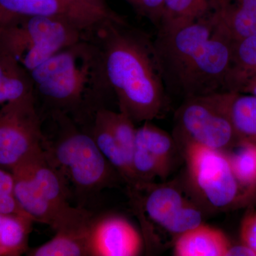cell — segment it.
<instances>
[{
  "label": "cell",
  "instance_id": "22",
  "mask_svg": "<svg viewBox=\"0 0 256 256\" xmlns=\"http://www.w3.org/2000/svg\"><path fill=\"white\" fill-rule=\"evenodd\" d=\"M101 109L116 142L133 169L132 156L137 131L134 122L127 114L120 111L114 112L104 107Z\"/></svg>",
  "mask_w": 256,
  "mask_h": 256
},
{
  "label": "cell",
  "instance_id": "4",
  "mask_svg": "<svg viewBox=\"0 0 256 256\" xmlns=\"http://www.w3.org/2000/svg\"><path fill=\"white\" fill-rule=\"evenodd\" d=\"M11 172L15 196L34 222L48 225L56 230L88 212L69 204L68 181L50 162L44 150Z\"/></svg>",
  "mask_w": 256,
  "mask_h": 256
},
{
  "label": "cell",
  "instance_id": "13",
  "mask_svg": "<svg viewBox=\"0 0 256 256\" xmlns=\"http://www.w3.org/2000/svg\"><path fill=\"white\" fill-rule=\"evenodd\" d=\"M94 218L92 214L62 226L50 240L28 252L32 256H86Z\"/></svg>",
  "mask_w": 256,
  "mask_h": 256
},
{
  "label": "cell",
  "instance_id": "12",
  "mask_svg": "<svg viewBox=\"0 0 256 256\" xmlns=\"http://www.w3.org/2000/svg\"><path fill=\"white\" fill-rule=\"evenodd\" d=\"M208 18L232 41L256 36V0H210Z\"/></svg>",
  "mask_w": 256,
  "mask_h": 256
},
{
  "label": "cell",
  "instance_id": "1",
  "mask_svg": "<svg viewBox=\"0 0 256 256\" xmlns=\"http://www.w3.org/2000/svg\"><path fill=\"white\" fill-rule=\"evenodd\" d=\"M87 37L95 46L104 95H114L119 111L134 124L163 116L170 98L150 35L126 18L106 22Z\"/></svg>",
  "mask_w": 256,
  "mask_h": 256
},
{
  "label": "cell",
  "instance_id": "25",
  "mask_svg": "<svg viewBox=\"0 0 256 256\" xmlns=\"http://www.w3.org/2000/svg\"><path fill=\"white\" fill-rule=\"evenodd\" d=\"M0 214L26 217L32 220L20 206L15 196L12 173L2 168H0Z\"/></svg>",
  "mask_w": 256,
  "mask_h": 256
},
{
  "label": "cell",
  "instance_id": "27",
  "mask_svg": "<svg viewBox=\"0 0 256 256\" xmlns=\"http://www.w3.org/2000/svg\"><path fill=\"white\" fill-rule=\"evenodd\" d=\"M136 14L148 20L158 30L162 26L164 15V0H124Z\"/></svg>",
  "mask_w": 256,
  "mask_h": 256
},
{
  "label": "cell",
  "instance_id": "19",
  "mask_svg": "<svg viewBox=\"0 0 256 256\" xmlns=\"http://www.w3.org/2000/svg\"><path fill=\"white\" fill-rule=\"evenodd\" d=\"M228 110L239 142L256 146V96L228 92Z\"/></svg>",
  "mask_w": 256,
  "mask_h": 256
},
{
  "label": "cell",
  "instance_id": "2",
  "mask_svg": "<svg viewBox=\"0 0 256 256\" xmlns=\"http://www.w3.org/2000/svg\"><path fill=\"white\" fill-rule=\"evenodd\" d=\"M232 42L206 16L158 28L153 44L170 98L226 92Z\"/></svg>",
  "mask_w": 256,
  "mask_h": 256
},
{
  "label": "cell",
  "instance_id": "29",
  "mask_svg": "<svg viewBox=\"0 0 256 256\" xmlns=\"http://www.w3.org/2000/svg\"><path fill=\"white\" fill-rule=\"evenodd\" d=\"M256 256V252L248 246L242 244L240 245L232 246L229 247L226 256Z\"/></svg>",
  "mask_w": 256,
  "mask_h": 256
},
{
  "label": "cell",
  "instance_id": "9",
  "mask_svg": "<svg viewBox=\"0 0 256 256\" xmlns=\"http://www.w3.org/2000/svg\"><path fill=\"white\" fill-rule=\"evenodd\" d=\"M186 160L190 176L207 201L215 208H229L250 192L240 186L228 154L223 151L186 142Z\"/></svg>",
  "mask_w": 256,
  "mask_h": 256
},
{
  "label": "cell",
  "instance_id": "3",
  "mask_svg": "<svg viewBox=\"0 0 256 256\" xmlns=\"http://www.w3.org/2000/svg\"><path fill=\"white\" fill-rule=\"evenodd\" d=\"M30 73L36 98L53 114H66L102 97L95 47L88 38L60 50Z\"/></svg>",
  "mask_w": 256,
  "mask_h": 256
},
{
  "label": "cell",
  "instance_id": "5",
  "mask_svg": "<svg viewBox=\"0 0 256 256\" xmlns=\"http://www.w3.org/2000/svg\"><path fill=\"white\" fill-rule=\"evenodd\" d=\"M53 116L60 122V132L53 142L46 139L44 146L50 162L78 192H95L114 184L118 174L92 134L76 127L67 114L58 112Z\"/></svg>",
  "mask_w": 256,
  "mask_h": 256
},
{
  "label": "cell",
  "instance_id": "11",
  "mask_svg": "<svg viewBox=\"0 0 256 256\" xmlns=\"http://www.w3.org/2000/svg\"><path fill=\"white\" fill-rule=\"evenodd\" d=\"M141 247L140 236L128 220L117 216L92 220L89 236L90 256H137Z\"/></svg>",
  "mask_w": 256,
  "mask_h": 256
},
{
  "label": "cell",
  "instance_id": "21",
  "mask_svg": "<svg viewBox=\"0 0 256 256\" xmlns=\"http://www.w3.org/2000/svg\"><path fill=\"white\" fill-rule=\"evenodd\" d=\"M33 220L0 214V256H18L26 252Z\"/></svg>",
  "mask_w": 256,
  "mask_h": 256
},
{
  "label": "cell",
  "instance_id": "20",
  "mask_svg": "<svg viewBox=\"0 0 256 256\" xmlns=\"http://www.w3.org/2000/svg\"><path fill=\"white\" fill-rule=\"evenodd\" d=\"M186 202L182 192L175 186L161 185L148 194L144 210L153 222L164 228Z\"/></svg>",
  "mask_w": 256,
  "mask_h": 256
},
{
  "label": "cell",
  "instance_id": "6",
  "mask_svg": "<svg viewBox=\"0 0 256 256\" xmlns=\"http://www.w3.org/2000/svg\"><path fill=\"white\" fill-rule=\"evenodd\" d=\"M86 36L76 26L62 20L18 16L0 28V50L12 55L30 72Z\"/></svg>",
  "mask_w": 256,
  "mask_h": 256
},
{
  "label": "cell",
  "instance_id": "31",
  "mask_svg": "<svg viewBox=\"0 0 256 256\" xmlns=\"http://www.w3.org/2000/svg\"><path fill=\"white\" fill-rule=\"evenodd\" d=\"M18 18V16L11 14V13L6 12V10L0 8V28L6 26V24L11 23L12 22L14 21Z\"/></svg>",
  "mask_w": 256,
  "mask_h": 256
},
{
  "label": "cell",
  "instance_id": "28",
  "mask_svg": "<svg viewBox=\"0 0 256 256\" xmlns=\"http://www.w3.org/2000/svg\"><path fill=\"white\" fill-rule=\"evenodd\" d=\"M240 238L242 244L256 252V210L246 216L240 227Z\"/></svg>",
  "mask_w": 256,
  "mask_h": 256
},
{
  "label": "cell",
  "instance_id": "23",
  "mask_svg": "<svg viewBox=\"0 0 256 256\" xmlns=\"http://www.w3.org/2000/svg\"><path fill=\"white\" fill-rule=\"evenodd\" d=\"M236 151L228 154L234 174L240 186L252 192L256 190V146L240 142Z\"/></svg>",
  "mask_w": 256,
  "mask_h": 256
},
{
  "label": "cell",
  "instance_id": "32",
  "mask_svg": "<svg viewBox=\"0 0 256 256\" xmlns=\"http://www.w3.org/2000/svg\"></svg>",
  "mask_w": 256,
  "mask_h": 256
},
{
  "label": "cell",
  "instance_id": "18",
  "mask_svg": "<svg viewBox=\"0 0 256 256\" xmlns=\"http://www.w3.org/2000/svg\"><path fill=\"white\" fill-rule=\"evenodd\" d=\"M175 143L170 134L151 124L144 122L136 131V146L143 148L158 162L166 176L172 166Z\"/></svg>",
  "mask_w": 256,
  "mask_h": 256
},
{
  "label": "cell",
  "instance_id": "15",
  "mask_svg": "<svg viewBox=\"0 0 256 256\" xmlns=\"http://www.w3.org/2000/svg\"><path fill=\"white\" fill-rule=\"evenodd\" d=\"M92 136L98 148L120 176L124 178L131 188L137 190L142 188L144 185L138 180L134 170L128 162L116 142L101 108L94 112Z\"/></svg>",
  "mask_w": 256,
  "mask_h": 256
},
{
  "label": "cell",
  "instance_id": "26",
  "mask_svg": "<svg viewBox=\"0 0 256 256\" xmlns=\"http://www.w3.org/2000/svg\"><path fill=\"white\" fill-rule=\"evenodd\" d=\"M202 224V214L190 202H186L176 214L164 226V228L174 234L181 235Z\"/></svg>",
  "mask_w": 256,
  "mask_h": 256
},
{
  "label": "cell",
  "instance_id": "14",
  "mask_svg": "<svg viewBox=\"0 0 256 256\" xmlns=\"http://www.w3.org/2000/svg\"><path fill=\"white\" fill-rule=\"evenodd\" d=\"M230 245L223 232L200 224L178 236L174 254L178 256H226Z\"/></svg>",
  "mask_w": 256,
  "mask_h": 256
},
{
  "label": "cell",
  "instance_id": "10",
  "mask_svg": "<svg viewBox=\"0 0 256 256\" xmlns=\"http://www.w3.org/2000/svg\"><path fill=\"white\" fill-rule=\"evenodd\" d=\"M0 8L18 16L56 18L72 24L88 35L110 20L126 18L106 0H0Z\"/></svg>",
  "mask_w": 256,
  "mask_h": 256
},
{
  "label": "cell",
  "instance_id": "30",
  "mask_svg": "<svg viewBox=\"0 0 256 256\" xmlns=\"http://www.w3.org/2000/svg\"><path fill=\"white\" fill-rule=\"evenodd\" d=\"M238 92L256 96V76L244 82L239 88Z\"/></svg>",
  "mask_w": 256,
  "mask_h": 256
},
{
  "label": "cell",
  "instance_id": "8",
  "mask_svg": "<svg viewBox=\"0 0 256 256\" xmlns=\"http://www.w3.org/2000/svg\"><path fill=\"white\" fill-rule=\"evenodd\" d=\"M36 97L0 106V166L10 171L44 150Z\"/></svg>",
  "mask_w": 256,
  "mask_h": 256
},
{
  "label": "cell",
  "instance_id": "24",
  "mask_svg": "<svg viewBox=\"0 0 256 256\" xmlns=\"http://www.w3.org/2000/svg\"><path fill=\"white\" fill-rule=\"evenodd\" d=\"M210 3V0H164V20L160 28L204 18L208 14Z\"/></svg>",
  "mask_w": 256,
  "mask_h": 256
},
{
  "label": "cell",
  "instance_id": "7",
  "mask_svg": "<svg viewBox=\"0 0 256 256\" xmlns=\"http://www.w3.org/2000/svg\"><path fill=\"white\" fill-rule=\"evenodd\" d=\"M175 133L185 142L224 151L239 141L228 110V92L183 100L174 116Z\"/></svg>",
  "mask_w": 256,
  "mask_h": 256
},
{
  "label": "cell",
  "instance_id": "17",
  "mask_svg": "<svg viewBox=\"0 0 256 256\" xmlns=\"http://www.w3.org/2000/svg\"><path fill=\"white\" fill-rule=\"evenodd\" d=\"M256 76V36L232 42V62L226 92H238L244 82Z\"/></svg>",
  "mask_w": 256,
  "mask_h": 256
},
{
  "label": "cell",
  "instance_id": "16",
  "mask_svg": "<svg viewBox=\"0 0 256 256\" xmlns=\"http://www.w3.org/2000/svg\"><path fill=\"white\" fill-rule=\"evenodd\" d=\"M36 97L30 72L12 55L0 50V106Z\"/></svg>",
  "mask_w": 256,
  "mask_h": 256
}]
</instances>
